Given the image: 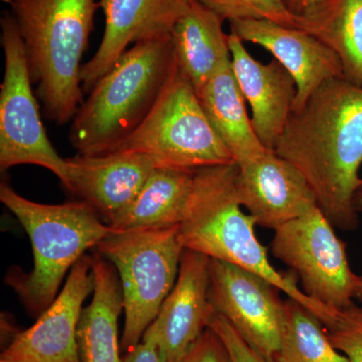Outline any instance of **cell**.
<instances>
[{
	"label": "cell",
	"instance_id": "7c38bea8",
	"mask_svg": "<svg viewBox=\"0 0 362 362\" xmlns=\"http://www.w3.org/2000/svg\"><path fill=\"white\" fill-rule=\"evenodd\" d=\"M209 257L185 249L175 284L144 333L156 340L164 362H180L209 328L214 313L209 296Z\"/></svg>",
	"mask_w": 362,
	"mask_h": 362
},
{
	"label": "cell",
	"instance_id": "5bb4252c",
	"mask_svg": "<svg viewBox=\"0 0 362 362\" xmlns=\"http://www.w3.org/2000/svg\"><path fill=\"white\" fill-rule=\"evenodd\" d=\"M235 190L257 226L273 230L318 207L306 178L274 151L238 165Z\"/></svg>",
	"mask_w": 362,
	"mask_h": 362
},
{
	"label": "cell",
	"instance_id": "603a6c76",
	"mask_svg": "<svg viewBox=\"0 0 362 362\" xmlns=\"http://www.w3.org/2000/svg\"><path fill=\"white\" fill-rule=\"evenodd\" d=\"M274 362H350L335 349L322 323L303 305L283 304L280 350Z\"/></svg>",
	"mask_w": 362,
	"mask_h": 362
},
{
	"label": "cell",
	"instance_id": "ba28073f",
	"mask_svg": "<svg viewBox=\"0 0 362 362\" xmlns=\"http://www.w3.org/2000/svg\"><path fill=\"white\" fill-rule=\"evenodd\" d=\"M4 75L0 86V169L23 164L47 169L69 185L68 163L54 148L42 121L33 90L25 45L16 18L6 11L0 18Z\"/></svg>",
	"mask_w": 362,
	"mask_h": 362
},
{
	"label": "cell",
	"instance_id": "6da1fadb",
	"mask_svg": "<svg viewBox=\"0 0 362 362\" xmlns=\"http://www.w3.org/2000/svg\"><path fill=\"white\" fill-rule=\"evenodd\" d=\"M306 178L319 209L341 230H354L362 187V89L333 78L293 110L275 150Z\"/></svg>",
	"mask_w": 362,
	"mask_h": 362
},
{
	"label": "cell",
	"instance_id": "52a82bcc",
	"mask_svg": "<svg viewBox=\"0 0 362 362\" xmlns=\"http://www.w3.org/2000/svg\"><path fill=\"white\" fill-rule=\"evenodd\" d=\"M114 151L145 154L158 166L185 169L235 163L177 65L148 115Z\"/></svg>",
	"mask_w": 362,
	"mask_h": 362
},
{
	"label": "cell",
	"instance_id": "7a4b0ae2",
	"mask_svg": "<svg viewBox=\"0 0 362 362\" xmlns=\"http://www.w3.org/2000/svg\"><path fill=\"white\" fill-rule=\"evenodd\" d=\"M237 175V163L197 169L187 216L180 226L183 247L261 276L328 327L337 312L307 296L294 275L272 266L266 247L255 233L256 221L243 211L238 201Z\"/></svg>",
	"mask_w": 362,
	"mask_h": 362
},
{
	"label": "cell",
	"instance_id": "7402d4cb",
	"mask_svg": "<svg viewBox=\"0 0 362 362\" xmlns=\"http://www.w3.org/2000/svg\"><path fill=\"white\" fill-rule=\"evenodd\" d=\"M299 18V30L337 54L343 77L362 89V0H322Z\"/></svg>",
	"mask_w": 362,
	"mask_h": 362
},
{
	"label": "cell",
	"instance_id": "4fadbf2b",
	"mask_svg": "<svg viewBox=\"0 0 362 362\" xmlns=\"http://www.w3.org/2000/svg\"><path fill=\"white\" fill-rule=\"evenodd\" d=\"M192 0H99L105 32L96 54L81 69L84 93H90L131 45L169 35L187 13Z\"/></svg>",
	"mask_w": 362,
	"mask_h": 362
},
{
	"label": "cell",
	"instance_id": "2e32d148",
	"mask_svg": "<svg viewBox=\"0 0 362 362\" xmlns=\"http://www.w3.org/2000/svg\"><path fill=\"white\" fill-rule=\"evenodd\" d=\"M230 23V33L243 42L263 47L291 74L297 86L293 110L301 108L326 81L344 78L337 54L305 30L264 20H237Z\"/></svg>",
	"mask_w": 362,
	"mask_h": 362
},
{
	"label": "cell",
	"instance_id": "f1b7e54d",
	"mask_svg": "<svg viewBox=\"0 0 362 362\" xmlns=\"http://www.w3.org/2000/svg\"><path fill=\"white\" fill-rule=\"evenodd\" d=\"M321 1L322 0H283L286 8L296 16L307 13Z\"/></svg>",
	"mask_w": 362,
	"mask_h": 362
},
{
	"label": "cell",
	"instance_id": "484cf974",
	"mask_svg": "<svg viewBox=\"0 0 362 362\" xmlns=\"http://www.w3.org/2000/svg\"><path fill=\"white\" fill-rule=\"evenodd\" d=\"M225 345L230 362H268L250 346L226 319L214 313L209 324Z\"/></svg>",
	"mask_w": 362,
	"mask_h": 362
},
{
	"label": "cell",
	"instance_id": "277c9868",
	"mask_svg": "<svg viewBox=\"0 0 362 362\" xmlns=\"http://www.w3.org/2000/svg\"><path fill=\"white\" fill-rule=\"evenodd\" d=\"M175 66L170 33L128 49L73 118L69 138L78 154L114 151L148 115Z\"/></svg>",
	"mask_w": 362,
	"mask_h": 362
},
{
	"label": "cell",
	"instance_id": "d4e9b609",
	"mask_svg": "<svg viewBox=\"0 0 362 362\" xmlns=\"http://www.w3.org/2000/svg\"><path fill=\"white\" fill-rule=\"evenodd\" d=\"M326 331L335 349L350 362H362V302H354L347 308L338 311Z\"/></svg>",
	"mask_w": 362,
	"mask_h": 362
},
{
	"label": "cell",
	"instance_id": "d6986e66",
	"mask_svg": "<svg viewBox=\"0 0 362 362\" xmlns=\"http://www.w3.org/2000/svg\"><path fill=\"white\" fill-rule=\"evenodd\" d=\"M223 21L213 11L192 0L187 13L170 33L176 65L197 93L230 61V33L223 30Z\"/></svg>",
	"mask_w": 362,
	"mask_h": 362
},
{
	"label": "cell",
	"instance_id": "f546056e",
	"mask_svg": "<svg viewBox=\"0 0 362 362\" xmlns=\"http://www.w3.org/2000/svg\"><path fill=\"white\" fill-rule=\"evenodd\" d=\"M354 206H356L357 213H362V187L359 188L356 199H354Z\"/></svg>",
	"mask_w": 362,
	"mask_h": 362
},
{
	"label": "cell",
	"instance_id": "30bf717a",
	"mask_svg": "<svg viewBox=\"0 0 362 362\" xmlns=\"http://www.w3.org/2000/svg\"><path fill=\"white\" fill-rule=\"evenodd\" d=\"M279 292L276 286L251 271L211 259V308L268 362L275 361L280 350L284 300Z\"/></svg>",
	"mask_w": 362,
	"mask_h": 362
},
{
	"label": "cell",
	"instance_id": "cb8c5ba5",
	"mask_svg": "<svg viewBox=\"0 0 362 362\" xmlns=\"http://www.w3.org/2000/svg\"><path fill=\"white\" fill-rule=\"evenodd\" d=\"M223 21L264 20L299 28V18L286 8L283 0H197Z\"/></svg>",
	"mask_w": 362,
	"mask_h": 362
},
{
	"label": "cell",
	"instance_id": "9c48e42d",
	"mask_svg": "<svg viewBox=\"0 0 362 362\" xmlns=\"http://www.w3.org/2000/svg\"><path fill=\"white\" fill-rule=\"evenodd\" d=\"M274 232L272 255L289 267L307 296L334 312L354 303L358 275L350 269L346 244L319 207Z\"/></svg>",
	"mask_w": 362,
	"mask_h": 362
},
{
	"label": "cell",
	"instance_id": "e0dca14e",
	"mask_svg": "<svg viewBox=\"0 0 362 362\" xmlns=\"http://www.w3.org/2000/svg\"><path fill=\"white\" fill-rule=\"evenodd\" d=\"M230 66L244 99L252 109V125L267 150L274 151L291 115L297 86L276 59L262 64L230 33Z\"/></svg>",
	"mask_w": 362,
	"mask_h": 362
},
{
	"label": "cell",
	"instance_id": "3957f363",
	"mask_svg": "<svg viewBox=\"0 0 362 362\" xmlns=\"http://www.w3.org/2000/svg\"><path fill=\"white\" fill-rule=\"evenodd\" d=\"M25 45L33 84L49 122L73 120L84 101L81 61L94 28L96 0H2Z\"/></svg>",
	"mask_w": 362,
	"mask_h": 362
},
{
	"label": "cell",
	"instance_id": "44dd1931",
	"mask_svg": "<svg viewBox=\"0 0 362 362\" xmlns=\"http://www.w3.org/2000/svg\"><path fill=\"white\" fill-rule=\"evenodd\" d=\"M197 169L156 166L130 206L112 221L116 230L180 226L194 189Z\"/></svg>",
	"mask_w": 362,
	"mask_h": 362
},
{
	"label": "cell",
	"instance_id": "ac0fdd59",
	"mask_svg": "<svg viewBox=\"0 0 362 362\" xmlns=\"http://www.w3.org/2000/svg\"><path fill=\"white\" fill-rule=\"evenodd\" d=\"M93 299L83 309L77 340L81 362H125L121 356L118 320L123 310L122 288L115 267L99 252L93 256Z\"/></svg>",
	"mask_w": 362,
	"mask_h": 362
},
{
	"label": "cell",
	"instance_id": "8992f818",
	"mask_svg": "<svg viewBox=\"0 0 362 362\" xmlns=\"http://www.w3.org/2000/svg\"><path fill=\"white\" fill-rule=\"evenodd\" d=\"M115 267L125 313L121 349L141 342L177 279L185 251L180 226L116 230L96 247Z\"/></svg>",
	"mask_w": 362,
	"mask_h": 362
},
{
	"label": "cell",
	"instance_id": "5b68a950",
	"mask_svg": "<svg viewBox=\"0 0 362 362\" xmlns=\"http://www.w3.org/2000/svg\"><path fill=\"white\" fill-rule=\"evenodd\" d=\"M0 202L28 233L33 254V270H13L6 283L28 313L39 317L54 301L66 274L85 252L116 228L107 225L87 202L40 204L18 194L6 182L0 185Z\"/></svg>",
	"mask_w": 362,
	"mask_h": 362
},
{
	"label": "cell",
	"instance_id": "83f0119b",
	"mask_svg": "<svg viewBox=\"0 0 362 362\" xmlns=\"http://www.w3.org/2000/svg\"><path fill=\"white\" fill-rule=\"evenodd\" d=\"M125 362H164L156 340L144 334L141 342L124 356Z\"/></svg>",
	"mask_w": 362,
	"mask_h": 362
},
{
	"label": "cell",
	"instance_id": "ffe728a7",
	"mask_svg": "<svg viewBox=\"0 0 362 362\" xmlns=\"http://www.w3.org/2000/svg\"><path fill=\"white\" fill-rule=\"evenodd\" d=\"M197 96L209 122L238 165L270 151L264 147L252 128L230 61L221 66Z\"/></svg>",
	"mask_w": 362,
	"mask_h": 362
},
{
	"label": "cell",
	"instance_id": "4dcf8cb0",
	"mask_svg": "<svg viewBox=\"0 0 362 362\" xmlns=\"http://www.w3.org/2000/svg\"><path fill=\"white\" fill-rule=\"evenodd\" d=\"M356 298L362 302V275L358 276V284L356 288Z\"/></svg>",
	"mask_w": 362,
	"mask_h": 362
},
{
	"label": "cell",
	"instance_id": "9a60e30c",
	"mask_svg": "<svg viewBox=\"0 0 362 362\" xmlns=\"http://www.w3.org/2000/svg\"><path fill=\"white\" fill-rule=\"evenodd\" d=\"M66 160V189L87 202L109 226L134 202L158 166L151 157L136 152L77 154Z\"/></svg>",
	"mask_w": 362,
	"mask_h": 362
},
{
	"label": "cell",
	"instance_id": "8fae6325",
	"mask_svg": "<svg viewBox=\"0 0 362 362\" xmlns=\"http://www.w3.org/2000/svg\"><path fill=\"white\" fill-rule=\"evenodd\" d=\"M93 257L73 267L54 301L28 329L16 332L0 362H81L77 332L86 298L94 291Z\"/></svg>",
	"mask_w": 362,
	"mask_h": 362
},
{
	"label": "cell",
	"instance_id": "4316f807",
	"mask_svg": "<svg viewBox=\"0 0 362 362\" xmlns=\"http://www.w3.org/2000/svg\"><path fill=\"white\" fill-rule=\"evenodd\" d=\"M180 362H230L225 345L207 328Z\"/></svg>",
	"mask_w": 362,
	"mask_h": 362
}]
</instances>
